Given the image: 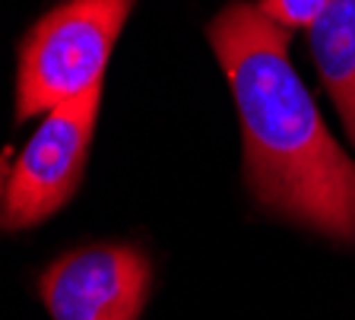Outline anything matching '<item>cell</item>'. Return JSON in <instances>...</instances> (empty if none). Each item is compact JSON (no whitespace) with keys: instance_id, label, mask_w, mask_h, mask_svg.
<instances>
[{"instance_id":"6da1fadb","label":"cell","mask_w":355,"mask_h":320,"mask_svg":"<svg viewBox=\"0 0 355 320\" xmlns=\"http://www.w3.org/2000/svg\"><path fill=\"white\" fill-rule=\"evenodd\" d=\"M232 86L254 197L336 241H355V162L330 136L288 60L286 26L232 0L207 29Z\"/></svg>"},{"instance_id":"7a4b0ae2","label":"cell","mask_w":355,"mask_h":320,"mask_svg":"<svg viewBox=\"0 0 355 320\" xmlns=\"http://www.w3.org/2000/svg\"><path fill=\"white\" fill-rule=\"evenodd\" d=\"M130 7L133 0H67L44 13L19 45L16 114H48L102 86Z\"/></svg>"},{"instance_id":"3957f363","label":"cell","mask_w":355,"mask_h":320,"mask_svg":"<svg viewBox=\"0 0 355 320\" xmlns=\"http://www.w3.org/2000/svg\"><path fill=\"white\" fill-rule=\"evenodd\" d=\"M102 86L58 105L10 165L0 219L7 229H29L54 216L76 194L96 130Z\"/></svg>"},{"instance_id":"277c9868","label":"cell","mask_w":355,"mask_h":320,"mask_svg":"<svg viewBox=\"0 0 355 320\" xmlns=\"http://www.w3.org/2000/svg\"><path fill=\"white\" fill-rule=\"evenodd\" d=\"M149 276L140 247L89 245L54 260L38 289L54 320H137Z\"/></svg>"},{"instance_id":"5b68a950","label":"cell","mask_w":355,"mask_h":320,"mask_svg":"<svg viewBox=\"0 0 355 320\" xmlns=\"http://www.w3.org/2000/svg\"><path fill=\"white\" fill-rule=\"evenodd\" d=\"M308 45L355 146V0H330L308 26Z\"/></svg>"},{"instance_id":"8992f818","label":"cell","mask_w":355,"mask_h":320,"mask_svg":"<svg viewBox=\"0 0 355 320\" xmlns=\"http://www.w3.org/2000/svg\"><path fill=\"white\" fill-rule=\"evenodd\" d=\"M327 3H330V0H257V7L263 10L273 23L286 26L288 32L308 29Z\"/></svg>"},{"instance_id":"52a82bcc","label":"cell","mask_w":355,"mask_h":320,"mask_svg":"<svg viewBox=\"0 0 355 320\" xmlns=\"http://www.w3.org/2000/svg\"><path fill=\"white\" fill-rule=\"evenodd\" d=\"M7 178H10V152L3 149L0 152V200H3V190H7Z\"/></svg>"}]
</instances>
